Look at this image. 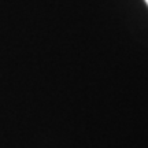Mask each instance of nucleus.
I'll return each mask as SVG.
<instances>
[{
  "mask_svg": "<svg viewBox=\"0 0 148 148\" xmlns=\"http://www.w3.org/2000/svg\"><path fill=\"white\" fill-rule=\"evenodd\" d=\"M145 3H147V5H148V0H145Z\"/></svg>",
  "mask_w": 148,
  "mask_h": 148,
  "instance_id": "obj_1",
  "label": "nucleus"
}]
</instances>
